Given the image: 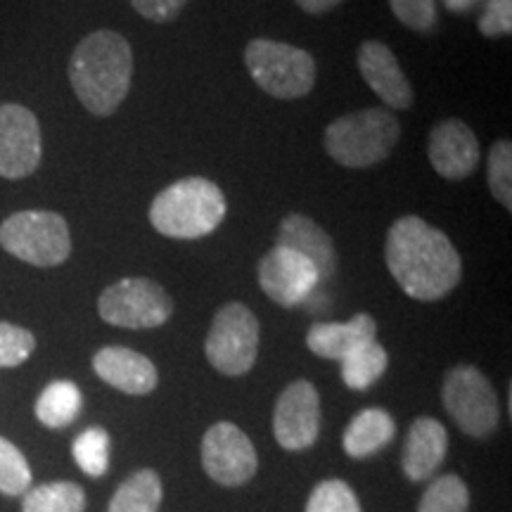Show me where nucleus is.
<instances>
[{"label": "nucleus", "mask_w": 512, "mask_h": 512, "mask_svg": "<svg viewBox=\"0 0 512 512\" xmlns=\"http://www.w3.org/2000/svg\"><path fill=\"white\" fill-rule=\"evenodd\" d=\"M358 72L373 93L392 110H408L413 105V86L403 74L394 50L382 41H366L358 48Z\"/></svg>", "instance_id": "2eb2a0df"}, {"label": "nucleus", "mask_w": 512, "mask_h": 512, "mask_svg": "<svg viewBox=\"0 0 512 512\" xmlns=\"http://www.w3.org/2000/svg\"><path fill=\"white\" fill-rule=\"evenodd\" d=\"M306 512H361V505L347 482L325 479L311 491Z\"/></svg>", "instance_id": "cd10ccee"}, {"label": "nucleus", "mask_w": 512, "mask_h": 512, "mask_svg": "<svg viewBox=\"0 0 512 512\" xmlns=\"http://www.w3.org/2000/svg\"><path fill=\"white\" fill-rule=\"evenodd\" d=\"M226 195L209 178H181L164 188L150 204V223L171 240H200L226 219Z\"/></svg>", "instance_id": "7ed1b4c3"}, {"label": "nucleus", "mask_w": 512, "mask_h": 512, "mask_svg": "<svg viewBox=\"0 0 512 512\" xmlns=\"http://www.w3.org/2000/svg\"><path fill=\"white\" fill-rule=\"evenodd\" d=\"M394 418L382 408H366L349 422L344 432V451L351 458H368L394 439Z\"/></svg>", "instance_id": "aec40b11"}, {"label": "nucleus", "mask_w": 512, "mask_h": 512, "mask_svg": "<svg viewBox=\"0 0 512 512\" xmlns=\"http://www.w3.org/2000/svg\"><path fill=\"white\" fill-rule=\"evenodd\" d=\"M432 169L446 181H463L482 162L479 140L470 126L460 119H446L432 128L427 140Z\"/></svg>", "instance_id": "4468645a"}, {"label": "nucleus", "mask_w": 512, "mask_h": 512, "mask_svg": "<svg viewBox=\"0 0 512 512\" xmlns=\"http://www.w3.org/2000/svg\"><path fill=\"white\" fill-rule=\"evenodd\" d=\"M479 31L486 38H503L512 34V0H486Z\"/></svg>", "instance_id": "2f4dec72"}, {"label": "nucleus", "mask_w": 512, "mask_h": 512, "mask_svg": "<svg viewBox=\"0 0 512 512\" xmlns=\"http://www.w3.org/2000/svg\"><path fill=\"white\" fill-rule=\"evenodd\" d=\"M261 290L283 309L304 304L320 283L318 268L292 249L273 245L256 268Z\"/></svg>", "instance_id": "f8f14e48"}, {"label": "nucleus", "mask_w": 512, "mask_h": 512, "mask_svg": "<svg viewBox=\"0 0 512 512\" xmlns=\"http://www.w3.org/2000/svg\"><path fill=\"white\" fill-rule=\"evenodd\" d=\"M470 491L458 475H444L434 479L430 489L420 498L418 512H467Z\"/></svg>", "instance_id": "a878e982"}, {"label": "nucleus", "mask_w": 512, "mask_h": 512, "mask_svg": "<svg viewBox=\"0 0 512 512\" xmlns=\"http://www.w3.org/2000/svg\"><path fill=\"white\" fill-rule=\"evenodd\" d=\"M36 349V337L27 328L0 320V368H17Z\"/></svg>", "instance_id": "c756f323"}, {"label": "nucleus", "mask_w": 512, "mask_h": 512, "mask_svg": "<svg viewBox=\"0 0 512 512\" xmlns=\"http://www.w3.org/2000/svg\"><path fill=\"white\" fill-rule=\"evenodd\" d=\"M204 351L219 373L228 377L247 375L259 354V320L245 304H226L211 320Z\"/></svg>", "instance_id": "6e6552de"}, {"label": "nucleus", "mask_w": 512, "mask_h": 512, "mask_svg": "<svg viewBox=\"0 0 512 512\" xmlns=\"http://www.w3.org/2000/svg\"><path fill=\"white\" fill-rule=\"evenodd\" d=\"M93 370L102 382L131 396L155 392L157 368L150 358L126 347H105L93 356Z\"/></svg>", "instance_id": "dca6fc26"}, {"label": "nucleus", "mask_w": 512, "mask_h": 512, "mask_svg": "<svg viewBox=\"0 0 512 512\" xmlns=\"http://www.w3.org/2000/svg\"><path fill=\"white\" fill-rule=\"evenodd\" d=\"M441 401L460 430L475 439L489 437L501 420L496 389L475 366H456L446 375Z\"/></svg>", "instance_id": "1a4fd4ad"}, {"label": "nucleus", "mask_w": 512, "mask_h": 512, "mask_svg": "<svg viewBox=\"0 0 512 512\" xmlns=\"http://www.w3.org/2000/svg\"><path fill=\"white\" fill-rule=\"evenodd\" d=\"M489 188L491 195L512 209V145L510 140H496L489 152Z\"/></svg>", "instance_id": "c85d7f7f"}, {"label": "nucleus", "mask_w": 512, "mask_h": 512, "mask_svg": "<svg viewBox=\"0 0 512 512\" xmlns=\"http://www.w3.org/2000/svg\"><path fill=\"white\" fill-rule=\"evenodd\" d=\"M448 451L446 427L434 418H418L403 446V472L413 482H425L444 463Z\"/></svg>", "instance_id": "a211bd4d"}, {"label": "nucleus", "mask_w": 512, "mask_h": 512, "mask_svg": "<svg viewBox=\"0 0 512 512\" xmlns=\"http://www.w3.org/2000/svg\"><path fill=\"white\" fill-rule=\"evenodd\" d=\"M273 432L285 451H304L320 432V396L309 380L287 384L273 411Z\"/></svg>", "instance_id": "ddd939ff"}, {"label": "nucleus", "mask_w": 512, "mask_h": 512, "mask_svg": "<svg viewBox=\"0 0 512 512\" xmlns=\"http://www.w3.org/2000/svg\"><path fill=\"white\" fill-rule=\"evenodd\" d=\"M162 498L164 491L157 472L140 470L114 491L107 512H157Z\"/></svg>", "instance_id": "4be33fe9"}, {"label": "nucleus", "mask_w": 512, "mask_h": 512, "mask_svg": "<svg viewBox=\"0 0 512 512\" xmlns=\"http://www.w3.org/2000/svg\"><path fill=\"white\" fill-rule=\"evenodd\" d=\"M43 157V138L36 114L29 107H0V178L19 181L34 174Z\"/></svg>", "instance_id": "9b49d317"}, {"label": "nucleus", "mask_w": 512, "mask_h": 512, "mask_svg": "<svg viewBox=\"0 0 512 512\" xmlns=\"http://www.w3.org/2000/svg\"><path fill=\"white\" fill-rule=\"evenodd\" d=\"M389 8L403 27L418 34H430L439 22L437 0H389Z\"/></svg>", "instance_id": "7c9ffc66"}, {"label": "nucleus", "mask_w": 512, "mask_h": 512, "mask_svg": "<svg viewBox=\"0 0 512 512\" xmlns=\"http://www.w3.org/2000/svg\"><path fill=\"white\" fill-rule=\"evenodd\" d=\"M72 453L88 477H102L110 467V434L102 427H88L74 439Z\"/></svg>", "instance_id": "393cba45"}, {"label": "nucleus", "mask_w": 512, "mask_h": 512, "mask_svg": "<svg viewBox=\"0 0 512 512\" xmlns=\"http://www.w3.org/2000/svg\"><path fill=\"white\" fill-rule=\"evenodd\" d=\"M245 64L256 86L278 100L304 98L316 86V60L304 48L254 38L245 48Z\"/></svg>", "instance_id": "39448f33"}, {"label": "nucleus", "mask_w": 512, "mask_h": 512, "mask_svg": "<svg viewBox=\"0 0 512 512\" xmlns=\"http://www.w3.org/2000/svg\"><path fill=\"white\" fill-rule=\"evenodd\" d=\"M202 465L221 486H242L256 475L259 458L252 439L233 422H216L202 439Z\"/></svg>", "instance_id": "9d476101"}, {"label": "nucleus", "mask_w": 512, "mask_h": 512, "mask_svg": "<svg viewBox=\"0 0 512 512\" xmlns=\"http://www.w3.org/2000/svg\"><path fill=\"white\" fill-rule=\"evenodd\" d=\"M98 313L114 328L150 330L171 318L174 299L155 280L124 278L105 287V292L98 297Z\"/></svg>", "instance_id": "0eeeda50"}, {"label": "nucleus", "mask_w": 512, "mask_h": 512, "mask_svg": "<svg viewBox=\"0 0 512 512\" xmlns=\"http://www.w3.org/2000/svg\"><path fill=\"white\" fill-rule=\"evenodd\" d=\"M342 380L354 392H366L384 375L389 366V356L380 342H368L342 358Z\"/></svg>", "instance_id": "5701e85b"}, {"label": "nucleus", "mask_w": 512, "mask_h": 512, "mask_svg": "<svg viewBox=\"0 0 512 512\" xmlns=\"http://www.w3.org/2000/svg\"><path fill=\"white\" fill-rule=\"evenodd\" d=\"M31 489V467L10 439L0 437V494L22 496Z\"/></svg>", "instance_id": "bb28decb"}, {"label": "nucleus", "mask_w": 512, "mask_h": 512, "mask_svg": "<svg viewBox=\"0 0 512 512\" xmlns=\"http://www.w3.org/2000/svg\"><path fill=\"white\" fill-rule=\"evenodd\" d=\"M86 491L74 482H50L24 494L22 512H83Z\"/></svg>", "instance_id": "b1692460"}, {"label": "nucleus", "mask_w": 512, "mask_h": 512, "mask_svg": "<svg viewBox=\"0 0 512 512\" xmlns=\"http://www.w3.org/2000/svg\"><path fill=\"white\" fill-rule=\"evenodd\" d=\"M188 3L190 0H131L133 10L155 24L174 22Z\"/></svg>", "instance_id": "473e14b6"}, {"label": "nucleus", "mask_w": 512, "mask_h": 512, "mask_svg": "<svg viewBox=\"0 0 512 512\" xmlns=\"http://www.w3.org/2000/svg\"><path fill=\"white\" fill-rule=\"evenodd\" d=\"M399 136L401 124L392 112L368 107L325 128V152L347 169H370L392 155Z\"/></svg>", "instance_id": "20e7f679"}, {"label": "nucleus", "mask_w": 512, "mask_h": 512, "mask_svg": "<svg viewBox=\"0 0 512 512\" xmlns=\"http://www.w3.org/2000/svg\"><path fill=\"white\" fill-rule=\"evenodd\" d=\"M384 261L399 287L415 302H439L456 290L463 261L444 230L420 216H401L389 228Z\"/></svg>", "instance_id": "f257e3e1"}, {"label": "nucleus", "mask_w": 512, "mask_h": 512, "mask_svg": "<svg viewBox=\"0 0 512 512\" xmlns=\"http://www.w3.org/2000/svg\"><path fill=\"white\" fill-rule=\"evenodd\" d=\"M133 50L112 29L88 34L69 57V81L76 98L95 117H112L131 91Z\"/></svg>", "instance_id": "f03ea898"}, {"label": "nucleus", "mask_w": 512, "mask_h": 512, "mask_svg": "<svg viewBox=\"0 0 512 512\" xmlns=\"http://www.w3.org/2000/svg\"><path fill=\"white\" fill-rule=\"evenodd\" d=\"M81 406L79 387L69 380H55L36 399V418L50 430H62L79 418Z\"/></svg>", "instance_id": "412c9836"}, {"label": "nucleus", "mask_w": 512, "mask_h": 512, "mask_svg": "<svg viewBox=\"0 0 512 512\" xmlns=\"http://www.w3.org/2000/svg\"><path fill=\"white\" fill-rule=\"evenodd\" d=\"M275 245L292 249V252L309 259L311 264L318 268L320 280L332 278V273H335L337 254L335 245H332V238L316 221L309 219V216L297 214V211L287 214L278 226Z\"/></svg>", "instance_id": "f3484780"}, {"label": "nucleus", "mask_w": 512, "mask_h": 512, "mask_svg": "<svg viewBox=\"0 0 512 512\" xmlns=\"http://www.w3.org/2000/svg\"><path fill=\"white\" fill-rule=\"evenodd\" d=\"M294 3L302 8L306 15H325V12H330L332 8H337V5H342L344 0H294Z\"/></svg>", "instance_id": "72a5a7b5"}, {"label": "nucleus", "mask_w": 512, "mask_h": 512, "mask_svg": "<svg viewBox=\"0 0 512 512\" xmlns=\"http://www.w3.org/2000/svg\"><path fill=\"white\" fill-rule=\"evenodd\" d=\"M446 3V8L451 10V12H470L472 8H475L477 3H482V0H444Z\"/></svg>", "instance_id": "f704fd0d"}, {"label": "nucleus", "mask_w": 512, "mask_h": 512, "mask_svg": "<svg viewBox=\"0 0 512 512\" xmlns=\"http://www.w3.org/2000/svg\"><path fill=\"white\" fill-rule=\"evenodd\" d=\"M0 247L38 268H55L72 254V235L55 211H17L0 223Z\"/></svg>", "instance_id": "423d86ee"}, {"label": "nucleus", "mask_w": 512, "mask_h": 512, "mask_svg": "<svg viewBox=\"0 0 512 512\" xmlns=\"http://www.w3.org/2000/svg\"><path fill=\"white\" fill-rule=\"evenodd\" d=\"M377 323L370 313H358L347 323H316L306 335V347L320 358L342 361L351 351L373 342Z\"/></svg>", "instance_id": "6ab92c4d"}]
</instances>
